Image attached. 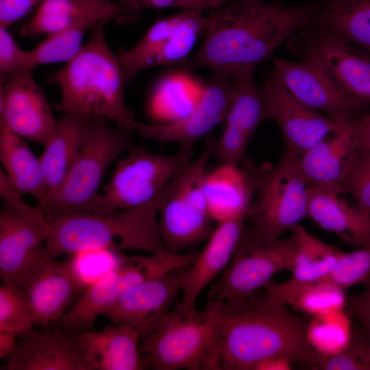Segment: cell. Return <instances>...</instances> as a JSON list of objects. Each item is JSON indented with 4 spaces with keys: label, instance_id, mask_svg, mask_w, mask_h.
I'll use <instances>...</instances> for the list:
<instances>
[{
    "label": "cell",
    "instance_id": "1",
    "mask_svg": "<svg viewBox=\"0 0 370 370\" xmlns=\"http://www.w3.org/2000/svg\"><path fill=\"white\" fill-rule=\"evenodd\" d=\"M215 301L210 370L267 369L283 360L312 363L318 351L306 319L265 290Z\"/></svg>",
    "mask_w": 370,
    "mask_h": 370
},
{
    "label": "cell",
    "instance_id": "2",
    "mask_svg": "<svg viewBox=\"0 0 370 370\" xmlns=\"http://www.w3.org/2000/svg\"><path fill=\"white\" fill-rule=\"evenodd\" d=\"M323 3L282 8L262 0H240L214 9L206 16L201 47L186 66L230 76L245 66L256 67L284 40L309 26Z\"/></svg>",
    "mask_w": 370,
    "mask_h": 370
},
{
    "label": "cell",
    "instance_id": "3",
    "mask_svg": "<svg viewBox=\"0 0 370 370\" xmlns=\"http://www.w3.org/2000/svg\"><path fill=\"white\" fill-rule=\"evenodd\" d=\"M105 24L95 26L80 51L53 75L61 91L56 108L63 114L103 118L132 132L137 120L125 104L127 82L116 53L106 40Z\"/></svg>",
    "mask_w": 370,
    "mask_h": 370
},
{
    "label": "cell",
    "instance_id": "4",
    "mask_svg": "<svg viewBox=\"0 0 370 370\" xmlns=\"http://www.w3.org/2000/svg\"><path fill=\"white\" fill-rule=\"evenodd\" d=\"M162 195L133 208L108 213L71 212L49 219L53 232L45 242L49 255L56 258L95 249L169 251L159 231Z\"/></svg>",
    "mask_w": 370,
    "mask_h": 370
},
{
    "label": "cell",
    "instance_id": "5",
    "mask_svg": "<svg viewBox=\"0 0 370 370\" xmlns=\"http://www.w3.org/2000/svg\"><path fill=\"white\" fill-rule=\"evenodd\" d=\"M0 277L2 284L24 291L52 259L45 242L53 229L37 208L29 206L8 180L0 182Z\"/></svg>",
    "mask_w": 370,
    "mask_h": 370
},
{
    "label": "cell",
    "instance_id": "6",
    "mask_svg": "<svg viewBox=\"0 0 370 370\" xmlns=\"http://www.w3.org/2000/svg\"><path fill=\"white\" fill-rule=\"evenodd\" d=\"M217 302L208 299L199 311L179 304L140 343L141 368L156 370L210 369Z\"/></svg>",
    "mask_w": 370,
    "mask_h": 370
},
{
    "label": "cell",
    "instance_id": "7",
    "mask_svg": "<svg viewBox=\"0 0 370 370\" xmlns=\"http://www.w3.org/2000/svg\"><path fill=\"white\" fill-rule=\"evenodd\" d=\"M91 117L84 143L58 190L37 208L51 219L71 212H91L103 177L120 156L134 145L132 132Z\"/></svg>",
    "mask_w": 370,
    "mask_h": 370
},
{
    "label": "cell",
    "instance_id": "8",
    "mask_svg": "<svg viewBox=\"0 0 370 370\" xmlns=\"http://www.w3.org/2000/svg\"><path fill=\"white\" fill-rule=\"evenodd\" d=\"M215 140L209 137L199 156L191 160L162 192L158 211L159 231L171 252L182 253L208 240L214 230L204 184Z\"/></svg>",
    "mask_w": 370,
    "mask_h": 370
},
{
    "label": "cell",
    "instance_id": "9",
    "mask_svg": "<svg viewBox=\"0 0 370 370\" xmlns=\"http://www.w3.org/2000/svg\"><path fill=\"white\" fill-rule=\"evenodd\" d=\"M296 254L293 236L270 238L245 225L230 263L210 285L208 299L223 301L262 288L276 273L293 270Z\"/></svg>",
    "mask_w": 370,
    "mask_h": 370
},
{
    "label": "cell",
    "instance_id": "10",
    "mask_svg": "<svg viewBox=\"0 0 370 370\" xmlns=\"http://www.w3.org/2000/svg\"><path fill=\"white\" fill-rule=\"evenodd\" d=\"M119 160L103 192L95 199L91 212L108 213L150 202L191 161L193 155L180 149L165 156L134 145Z\"/></svg>",
    "mask_w": 370,
    "mask_h": 370
},
{
    "label": "cell",
    "instance_id": "11",
    "mask_svg": "<svg viewBox=\"0 0 370 370\" xmlns=\"http://www.w3.org/2000/svg\"><path fill=\"white\" fill-rule=\"evenodd\" d=\"M194 258L193 254L171 251L123 257L115 269L85 288L73 307L60 319V324L79 331L90 330L97 318L127 290L149 279L186 268Z\"/></svg>",
    "mask_w": 370,
    "mask_h": 370
},
{
    "label": "cell",
    "instance_id": "12",
    "mask_svg": "<svg viewBox=\"0 0 370 370\" xmlns=\"http://www.w3.org/2000/svg\"><path fill=\"white\" fill-rule=\"evenodd\" d=\"M299 159L285 149L275 166L262 170L247 220L270 238H279L308 216V186Z\"/></svg>",
    "mask_w": 370,
    "mask_h": 370
},
{
    "label": "cell",
    "instance_id": "13",
    "mask_svg": "<svg viewBox=\"0 0 370 370\" xmlns=\"http://www.w3.org/2000/svg\"><path fill=\"white\" fill-rule=\"evenodd\" d=\"M290 37V49L322 67L348 100L357 118L370 112V53L310 26Z\"/></svg>",
    "mask_w": 370,
    "mask_h": 370
},
{
    "label": "cell",
    "instance_id": "14",
    "mask_svg": "<svg viewBox=\"0 0 370 370\" xmlns=\"http://www.w3.org/2000/svg\"><path fill=\"white\" fill-rule=\"evenodd\" d=\"M203 10L182 8L157 20L130 49L119 47L116 55L127 82L141 71L160 66H186L190 53L206 26Z\"/></svg>",
    "mask_w": 370,
    "mask_h": 370
},
{
    "label": "cell",
    "instance_id": "15",
    "mask_svg": "<svg viewBox=\"0 0 370 370\" xmlns=\"http://www.w3.org/2000/svg\"><path fill=\"white\" fill-rule=\"evenodd\" d=\"M234 91L232 76L212 73L188 113L168 123L137 121L134 131L144 138L162 143H180V150L193 153L195 143L225 121Z\"/></svg>",
    "mask_w": 370,
    "mask_h": 370
},
{
    "label": "cell",
    "instance_id": "16",
    "mask_svg": "<svg viewBox=\"0 0 370 370\" xmlns=\"http://www.w3.org/2000/svg\"><path fill=\"white\" fill-rule=\"evenodd\" d=\"M56 119L33 69L16 71L1 83L0 122L14 133L44 146L55 130Z\"/></svg>",
    "mask_w": 370,
    "mask_h": 370
},
{
    "label": "cell",
    "instance_id": "17",
    "mask_svg": "<svg viewBox=\"0 0 370 370\" xmlns=\"http://www.w3.org/2000/svg\"><path fill=\"white\" fill-rule=\"evenodd\" d=\"M261 87L269 119L275 121L280 127L286 149L299 156L345 123L300 103L288 92L274 71L267 75Z\"/></svg>",
    "mask_w": 370,
    "mask_h": 370
},
{
    "label": "cell",
    "instance_id": "18",
    "mask_svg": "<svg viewBox=\"0 0 370 370\" xmlns=\"http://www.w3.org/2000/svg\"><path fill=\"white\" fill-rule=\"evenodd\" d=\"M255 66H245L232 76L234 91L226 114L225 125L216 142V151L224 161L238 162L258 126L269 119L262 87L254 80Z\"/></svg>",
    "mask_w": 370,
    "mask_h": 370
},
{
    "label": "cell",
    "instance_id": "19",
    "mask_svg": "<svg viewBox=\"0 0 370 370\" xmlns=\"http://www.w3.org/2000/svg\"><path fill=\"white\" fill-rule=\"evenodd\" d=\"M274 73L288 92L306 106L346 123L357 119L348 100L314 60H273Z\"/></svg>",
    "mask_w": 370,
    "mask_h": 370
},
{
    "label": "cell",
    "instance_id": "20",
    "mask_svg": "<svg viewBox=\"0 0 370 370\" xmlns=\"http://www.w3.org/2000/svg\"><path fill=\"white\" fill-rule=\"evenodd\" d=\"M5 360L6 370H90L84 331L61 326L50 332H34L22 337Z\"/></svg>",
    "mask_w": 370,
    "mask_h": 370
},
{
    "label": "cell",
    "instance_id": "21",
    "mask_svg": "<svg viewBox=\"0 0 370 370\" xmlns=\"http://www.w3.org/2000/svg\"><path fill=\"white\" fill-rule=\"evenodd\" d=\"M186 268L132 286L104 312L103 316L112 325L127 324L138 330L141 336L147 334L169 311L181 291L182 278Z\"/></svg>",
    "mask_w": 370,
    "mask_h": 370
},
{
    "label": "cell",
    "instance_id": "22",
    "mask_svg": "<svg viewBox=\"0 0 370 370\" xmlns=\"http://www.w3.org/2000/svg\"><path fill=\"white\" fill-rule=\"evenodd\" d=\"M247 213L217 223L205 247L182 275V299L180 303L182 306L195 308L200 293L227 267L245 225Z\"/></svg>",
    "mask_w": 370,
    "mask_h": 370
},
{
    "label": "cell",
    "instance_id": "23",
    "mask_svg": "<svg viewBox=\"0 0 370 370\" xmlns=\"http://www.w3.org/2000/svg\"><path fill=\"white\" fill-rule=\"evenodd\" d=\"M221 164L208 171L204 191L210 216L217 223L247 212L262 169Z\"/></svg>",
    "mask_w": 370,
    "mask_h": 370
},
{
    "label": "cell",
    "instance_id": "24",
    "mask_svg": "<svg viewBox=\"0 0 370 370\" xmlns=\"http://www.w3.org/2000/svg\"><path fill=\"white\" fill-rule=\"evenodd\" d=\"M97 17L106 22L132 23L138 17L119 1L110 0H44L20 29L24 37L50 35L75 23Z\"/></svg>",
    "mask_w": 370,
    "mask_h": 370
},
{
    "label": "cell",
    "instance_id": "25",
    "mask_svg": "<svg viewBox=\"0 0 370 370\" xmlns=\"http://www.w3.org/2000/svg\"><path fill=\"white\" fill-rule=\"evenodd\" d=\"M86 287L72 261L52 258L23 292L32 308L35 323L47 326L60 321L74 297Z\"/></svg>",
    "mask_w": 370,
    "mask_h": 370
},
{
    "label": "cell",
    "instance_id": "26",
    "mask_svg": "<svg viewBox=\"0 0 370 370\" xmlns=\"http://www.w3.org/2000/svg\"><path fill=\"white\" fill-rule=\"evenodd\" d=\"M308 216L320 227L352 246L370 243V214L352 206L341 188L308 186Z\"/></svg>",
    "mask_w": 370,
    "mask_h": 370
},
{
    "label": "cell",
    "instance_id": "27",
    "mask_svg": "<svg viewBox=\"0 0 370 370\" xmlns=\"http://www.w3.org/2000/svg\"><path fill=\"white\" fill-rule=\"evenodd\" d=\"M297 254L291 278L284 282L269 280L263 287L282 302L302 286L319 281L335 266L341 250L310 234L304 227L291 228Z\"/></svg>",
    "mask_w": 370,
    "mask_h": 370
},
{
    "label": "cell",
    "instance_id": "28",
    "mask_svg": "<svg viewBox=\"0 0 370 370\" xmlns=\"http://www.w3.org/2000/svg\"><path fill=\"white\" fill-rule=\"evenodd\" d=\"M355 120L344 123L299 156V169L308 186L341 189L343 171L354 145Z\"/></svg>",
    "mask_w": 370,
    "mask_h": 370
},
{
    "label": "cell",
    "instance_id": "29",
    "mask_svg": "<svg viewBox=\"0 0 370 370\" xmlns=\"http://www.w3.org/2000/svg\"><path fill=\"white\" fill-rule=\"evenodd\" d=\"M90 370L142 369L140 333L127 324L106 325L101 331H84Z\"/></svg>",
    "mask_w": 370,
    "mask_h": 370
},
{
    "label": "cell",
    "instance_id": "30",
    "mask_svg": "<svg viewBox=\"0 0 370 370\" xmlns=\"http://www.w3.org/2000/svg\"><path fill=\"white\" fill-rule=\"evenodd\" d=\"M90 119L63 114L56 119L55 130L39 158L46 185L45 199L58 190L77 156Z\"/></svg>",
    "mask_w": 370,
    "mask_h": 370
},
{
    "label": "cell",
    "instance_id": "31",
    "mask_svg": "<svg viewBox=\"0 0 370 370\" xmlns=\"http://www.w3.org/2000/svg\"><path fill=\"white\" fill-rule=\"evenodd\" d=\"M0 160L1 169L23 195L32 196L38 204L44 201L47 190L39 158H36L24 138L0 122Z\"/></svg>",
    "mask_w": 370,
    "mask_h": 370
},
{
    "label": "cell",
    "instance_id": "32",
    "mask_svg": "<svg viewBox=\"0 0 370 370\" xmlns=\"http://www.w3.org/2000/svg\"><path fill=\"white\" fill-rule=\"evenodd\" d=\"M310 26L370 53V0H330Z\"/></svg>",
    "mask_w": 370,
    "mask_h": 370
},
{
    "label": "cell",
    "instance_id": "33",
    "mask_svg": "<svg viewBox=\"0 0 370 370\" xmlns=\"http://www.w3.org/2000/svg\"><path fill=\"white\" fill-rule=\"evenodd\" d=\"M106 21L97 17L89 18L47 36L46 38L27 52L23 69H33L42 64L68 62L83 47V40L88 31Z\"/></svg>",
    "mask_w": 370,
    "mask_h": 370
},
{
    "label": "cell",
    "instance_id": "34",
    "mask_svg": "<svg viewBox=\"0 0 370 370\" xmlns=\"http://www.w3.org/2000/svg\"><path fill=\"white\" fill-rule=\"evenodd\" d=\"M34 317L25 293L12 286H0V331L24 337L33 330Z\"/></svg>",
    "mask_w": 370,
    "mask_h": 370
},
{
    "label": "cell",
    "instance_id": "35",
    "mask_svg": "<svg viewBox=\"0 0 370 370\" xmlns=\"http://www.w3.org/2000/svg\"><path fill=\"white\" fill-rule=\"evenodd\" d=\"M340 186L356 204L370 214V150L354 145Z\"/></svg>",
    "mask_w": 370,
    "mask_h": 370
},
{
    "label": "cell",
    "instance_id": "36",
    "mask_svg": "<svg viewBox=\"0 0 370 370\" xmlns=\"http://www.w3.org/2000/svg\"><path fill=\"white\" fill-rule=\"evenodd\" d=\"M343 290L325 282H314L297 289L286 301L310 314H325L341 308L345 303Z\"/></svg>",
    "mask_w": 370,
    "mask_h": 370
},
{
    "label": "cell",
    "instance_id": "37",
    "mask_svg": "<svg viewBox=\"0 0 370 370\" xmlns=\"http://www.w3.org/2000/svg\"><path fill=\"white\" fill-rule=\"evenodd\" d=\"M114 251L108 249H95L74 254L75 258L71 261L86 286L119 265L123 257H116Z\"/></svg>",
    "mask_w": 370,
    "mask_h": 370
},
{
    "label": "cell",
    "instance_id": "38",
    "mask_svg": "<svg viewBox=\"0 0 370 370\" xmlns=\"http://www.w3.org/2000/svg\"><path fill=\"white\" fill-rule=\"evenodd\" d=\"M366 345L361 348L352 346L334 354L318 352L312 363L313 367L323 370H369L366 355Z\"/></svg>",
    "mask_w": 370,
    "mask_h": 370
},
{
    "label": "cell",
    "instance_id": "39",
    "mask_svg": "<svg viewBox=\"0 0 370 370\" xmlns=\"http://www.w3.org/2000/svg\"><path fill=\"white\" fill-rule=\"evenodd\" d=\"M7 27H0V83L13 72L23 69L27 58Z\"/></svg>",
    "mask_w": 370,
    "mask_h": 370
},
{
    "label": "cell",
    "instance_id": "40",
    "mask_svg": "<svg viewBox=\"0 0 370 370\" xmlns=\"http://www.w3.org/2000/svg\"><path fill=\"white\" fill-rule=\"evenodd\" d=\"M119 2L137 17L143 10L147 8L179 7L182 9L191 8L201 10L217 8L213 0H119Z\"/></svg>",
    "mask_w": 370,
    "mask_h": 370
},
{
    "label": "cell",
    "instance_id": "41",
    "mask_svg": "<svg viewBox=\"0 0 370 370\" xmlns=\"http://www.w3.org/2000/svg\"><path fill=\"white\" fill-rule=\"evenodd\" d=\"M44 0H0V27H7L18 21Z\"/></svg>",
    "mask_w": 370,
    "mask_h": 370
},
{
    "label": "cell",
    "instance_id": "42",
    "mask_svg": "<svg viewBox=\"0 0 370 370\" xmlns=\"http://www.w3.org/2000/svg\"><path fill=\"white\" fill-rule=\"evenodd\" d=\"M365 289L346 301L350 312L370 330V278L364 284Z\"/></svg>",
    "mask_w": 370,
    "mask_h": 370
},
{
    "label": "cell",
    "instance_id": "43",
    "mask_svg": "<svg viewBox=\"0 0 370 370\" xmlns=\"http://www.w3.org/2000/svg\"><path fill=\"white\" fill-rule=\"evenodd\" d=\"M354 132L355 145L370 150V112L355 120Z\"/></svg>",
    "mask_w": 370,
    "mask_h": 370
},
{
    "label": "cell",
    "instance_id": "44",
    "mask_svg": "<svg viewBox=\"0 0 370 370\" xmlns=\"http://www.w3.org/2000/svg\"><path fill=\"white\" fill-rule=\"evenodd\" d=\"M16 336L11 332L0 331L1 358H7L15 351L18 346Z\"/></svg>",
    "mask_w": 370,
    "mask_h": 370
},
{
    "label": "cell",
    "instance_id": "45",
    "mask_svg": "<svg viewBox=\"0 0 370 370\" xmlns=\"http://www.w3.org/2000/svg\"><path fill=\"white\" fill-rule=\"evenodd\" d=\"M367 345H366V355L368 363L370 366V330H367Z\"/></svg>",
    "mask_w": 370,
    "mask_h": 370
},
{
    "label": "cell",
    "instance_id": "46",
    "mask_svg": "<svg viewBox=\"0 0 370 370\" xmlns=\"http://www.w3.org/2000/svg\"><path fill=\"white\" fill-rule=\"evenodd\" d=\"M225 0H213V1L214 2L216 6H217V8H220V6L221 5L222 3Z\"/></svg>",
    "mask_w": 370,
    "mask_h": 370
},
{
    "label": "cell",
    "instance_id": "47",
    "mask_svg": "<svg viewBox=\"0 0 370 370\" xmlns=\"http://www.w3.org/2000/svg\"><path fill=\"white\" fill-rule=\"evenodd\" d=\"M271 1H273V4L278 5L280 1V0H271Z\"/></svg>",
    "mask_w": 370,
    "mask_h": 370
}]
</instances>
